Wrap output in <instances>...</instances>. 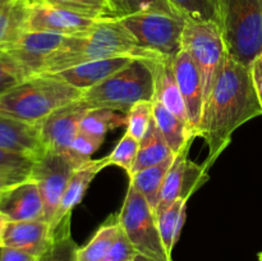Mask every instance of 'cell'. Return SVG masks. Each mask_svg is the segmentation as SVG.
Segmentation results:
<instances>
[{
  "label": "cell",
  "instance_id": "ba28073f",
  "mask_svg": "<svg viewBox=\"0 0 262 261\" xmlns=\"http://www.w3.org/2000/svg\"><path fill=\"white\" fill-rule=\"evenodd\" d=\"M142 48L164 59H174L182 50L187 20L163 13H137L120 18Z\"/></svg>",
  "mask_w": 262,
  "mask_h": 261
},
{
  "label": "cell",
  "instance_id": "603a6c76",
  "mask_svg": "<svg viewBox=\"0 0 262 261\" xmlns=\"http://www.w3.org/2000/svg\"><path fill=\"white\" fill-rule=\"evenodd\" d=\"M154 120L159 130L168 142L169 147L174 154H178L189 141H193V135L189 130L188 125L184 124L177 115L169 112L160 101L154 99Z\"/></svg>",
  "mask_w": 262,
  "mask_h": 261
},
{
  "label": "cell",
  "instance_id": "f1b7e54d",
  "mask_svg": "<svg viewBox=\"0 0 262 261\" xmlns=\"http://www.w3.org/2000/svg\"><path fill=\"white\" fill-rule=\"evenodd\" d=\"M31 4L63 8L92 18H117L107 0H27Z\"/></svg>",
  "mask_w": 262,
  "mask_h": 261
},
{
  "label": "cell",
  "instance_id": "8992f818",
  "mask_svg": "<svg viewBox=\"0 0 262 261\" xmlns=\"http://www.w3.org/2000/svg\"><path fill=\"white\" fill-rule=\"evenodd\" d=\"M182 49L193 59L204 84L205 106L227 60L228 51L219 23L187 20L182 35Z\"/></svg>",
  "mask_w": 262,
  "mask_h": 261
},
{
  "label": "cell",
  "instance_id": "74e56055",
  "mask_svg": "<svg viewBox=\"0 0 262 261\" xmlns=\"http://www.w3.org/2000/svg\"><path fill=\"white\" fill-rule=\"evenodd\" d=\"M37 256H33L25 251L10 247L0 248V261H37Z\"/></svg>",
  "mask_w": 262,
  "mask_h": 261
},
{
  "label": "cell",
  "instance_id": "277c9868",
  "mask_svg": "<svg viewBox=\"0 0 262 261\" xmlns=\"http://www.w3.org/2000/svg\"><path fill=\"white\" fill-rule=\"evenodd\" d=\"M155 73L151 60L135 58L101 83L83 91L79 100L90 109L104 107L128 113L141 101H152Z\"/></svg>",
  "mask_w": 262,
  "mask_h": 261
},
{
  "label": "cell",
  "instance_id": "836d02e7",
  "mask_svg": "<svg viewBox=\"0 0 262 261\" xmlns=\"http://www.w3.org/2000/svg\"><path fill=\"white\" fill-rule=\"evenodd\" d=\"M78 250L72 234L58 235L37 261H78Z\"/></svg>",
  "mask_w": 262,
  "mask_h": 261
},
{
  "label": "cell",
  "instance_id": "4dcf8cb0",
  "mask_svg": "<svg viewBox=\"0 0 262 261\" xmlns=\"http://www.w3.org/2000/svg\"><path fill=\"white\" fill-rule=\"evenodd\" d=\"M138 148H140V141L125 132L124 136L120 138L118 145L110 155H107L109 165H117L125 170L128 177H132L133 168H135L136 160H137Z\"/></svg>",
  "mask_w": 262,
  "mask_h": 261
},
{
  "label": "cell",
  "instance_id": "d590c367",
  "mask_svg": "<svg viewBox=\"0 0 262 261\" xmlns=\"http://www.w3.org/2000/svg\"><path fill=\"white\" fill-rule=\"evenodd\" d=\"M105 138L95 137V136H90L79 130L74 140L72 141L67 154L81 166L83 163L91 160V156L99 150Z\"/></svg>",
  "mask_w": 262,
  "mask_h": 261
},
{
  "label": "cell",
  "instance_id": "3957f363",
  "mask_svg": "<svg viewBox=\"0 0 262 261\" xmlns=\"http://www.w3.org/2000/svg\"><path fill=\"white\" fill-rule=\"evenodd\" d=\"M83 91L55 74H36L0 95V115L40 124L55 110L76 101Z\"/></svg>",
  "mask_w": 262,
  "mask_h": 261
},
{
  "label": "cell",
  "instance_id": "5bb4252c",
  "mask_svg": "<svg viewBox=\"0 0 262 261\" xmlns=\"http://www.w3.org/2000/svg\"><path fill=\"white\" fill-rule=\"evenodd\" d=\"M109 166L107 156L96 160H89L82 164L81 166L74 170L71 179L68 182L66 192L63 194L58 210H56L54 219L51 222V233L54 234H66L71 233V220L72 211L74 207L83 200L90 184L94 181L95 177Z\"/></svg>",
  "mask_w": 262,
  "mask_h": 261
},
{
  "label": "cell",
  "instance_id": "1f68e13d",
  "mask_svg": "<svg viewBox=\"0 0 262 261\" xmlns=\"http://www.w3.org/2000/svg\"><path fill=\"white\" fill-rule=\"evenodd\" d=\"M30 77L32 76L7 50L0 49V95Z\"/></svg>",
  "mask_w": 262,
  "mask_h": 261
},
{
  "label": "cell",
  "instance_id": "44dd1931",
  "mask_svg": "<svg viewBox=\"0 0 262 261\" xmlns=\"http://www.w3.org/2000/svg\"><path fill=\"white\" fill-rule=\"evenodd\" d=\"M30 3L0 0V49H7L26 32Z\"/></svg>",
  "mask_w": 262,
  "mask_h": 261
},
{
  "label": "cell",
  "instance_id": "b9f144b4",
  "mask_svg": "<svg viewBox=\"0 0 262 261\" xmlns=\"http://www.w3.org/2000/svg\"><path fill=\"white\" fill-rule=\"evenodd\" d=\"M10 184H12V183H9V182L5 181V179L0 178V199H2L3 193H4V191L7 189V187H9Z\"/></svg>",
  "mask_w": 262,
  "mask_h": 261
},
{
  "label": "cell",
  "instance_id": "83f0119b",
  "mask_svg": "<svg viewBox=\"0 0 262 261\" xmlns=\"http://www.w3.org/2000/svg\"><path fill=\"white\" fill-rule=\"evenodd\" d=\"M35 160L32 156L0 148V178L12 184L30 179Z\"/></svg>",
  "mask_w": 262,
  "mask_h": 261
},
{
  "label": "cell",
  "instance_id": "e0dca14e",
  "mask_svg": "<svg viewBox=\"0 0 262 261\" xmlns=\"http://www.w3.org/2000/svg\"><path fill=\"white\" fill-rule=\"evenodd\" d=\"M53 242L50 223L46 220L9 222L3 235V247L15 248L40 257Z\"/></svg>",
  "mask_w": 262,
  "mask_h": 261
},
{
  "label": "cell",
  "instance_id": "ab89813d",
  "mask_svg": "<svg viewBox=\"0 0 262 261\" xmlns=\"http://www.w3.org/2000/svg\"><path fill=\"white\" fill-rule=\"evenodd\" d=\"M8 223H9V219H8L4 214L0 212V248L3 247V235H4L5 228H7Z\"/></svg>",
  "mask_w": 262,
  "mask_h": 261
},
{
  "label": "cell",
  "instance_id": "d6a6232c",
  "mask_svg": "<svg viewBox=\"0 0 262 261\" xmlns=\"http://www.w3.org/2000/svg\"><path fill=\"white\" fill-rule=\"evenodd\" d=\"M154 119L152 101H141L133 105L127 113V130L132 137L141 141L145 137L148 127Z\"/></svg>",
  "mask_w": 262,
  "mask_h": 261
},
{
  "label": "cell",
  "instance_id": "e575fe53",
  "mask_svg": "<svg viewBox=\"0 0 262 261\" xmlns=\"http://www.w3.org/2000/svg\"><path fill=\"white\" fill-rule=\"evenodd\" d=\"M137 13H163L181 17L170 7L168 0H120L119 18Z\"/></svg>",
  "mask_w": 262,
  "mask_h": 261
},
{
  "label": "cell",
  "instance_id": "4fadbf2b",
  "mask_svg": "<svg viewBox=\"0 0 262 261\" xmlns=\"http://www.w3.org/2000/svg\"><path fill=\"white\" fill-rule=\"evenodd\" d=\"M173 71L186 105L191 132L194 138L200 137L205 112L204 84L199 69L188 51L182 49L177 54L173 60Z\"/></svg>",
  "mask_w": 262,
  "mask_h": 261
},
{
  "label": "cell",
  "instance_id": "7bdbcfd3",
  "mask_svg": "<svg viewBox=\"0 0 262 261\" xmlns=\"http://www.w3.org/2000/svg\"><path fill=\"white\" fill-rule=\"evenodd\" d=\"M133 261H152V260H150V258H147V257H146V256L140 255V253H137V255L135 256V258H133Z\"/></svg>",
  "mask_w": 262,
  "mask_h": 261
},
{
  "label": "cell",
  "instance_id": "9c48e42d",
  "mask_svg": "<svg viewBox=\"0 0 262 261\" xmlns=\"http://www.w3.org/2000/svg\"><path fill=\"white\" fill-rule=\"evenodd\" d=\"M78 166L68 154L53 151H46L35 160L30 178L37 184L45 209V220L50 224L63 199L69 179Z\"/></svg>",
  "mask_w": 262,
  "mask_h": 261
},
{
  "label": "cell",
  "instance_id": "60d3db41",
  "mask_svg": "<svg viewBox=\"0 0 262 261\" xmlns=\"http://www.w3.org/2000/svg\"><path fill=\"white\" fill-rule=\"evenodd\" d=\"M110 4V7H112L113 12H114L115 17L119 18V7H120V0H107Z\"/></svg>",
  "mask_w": 262,
  "mask_h": 261
},
{
  "label": "cell",
  "instance_id": "7a4b0ae2",
  "mask_svg": "<svg viewBox=\"0 0 262 261\" xmlns=\"http://www.w3.org/2000/svg\"><path fill=\"white\" fill-rule=\"evenodd\" d=\"M118 56L151 61L164 59L142 48L120 18H102L89 35L67 38L64 45L49 59L41 74H55L79 64Z\"/></svg>",
  "mask_w": 262,
  "mask_h": 261
},
{
  "label": "cell",
  "instance_id": "8fae6325",
  "mask_svg": "<svg viewBox=\"0 0 262 261\" xmlns=\"http://www.w3.org/2000/svg\"><path fill=\"white\" fill-rule=\"evenodd\" d=\"M99 18L87 17L63 8L31 4L26 32H49L66 37H82L91 32Z\"/></svg>",
  "mask_w": 262,
  "mask_h": 261
},
{
  "label": "cell",
  "instance_id": "cb8c5ba5",
  "mask_svg": "<svg viewBox=\"0 0 262 261\" xmlns=\"http://www.w3.org/2000/svg\"><path fill=\"white\" fill-rule=\"evenodd\" d=\"M171 155H176V154L169 147L168 142L159 130L155 120L152 119L145 137L140 141V148H138L137 160L133 168V174L148 166L163 163Z\"/></svg>",
  "mask_w": 262,
  "mask_h": 261
},
{
  "label": "cell",
  "instance_id": "7402d4cb",
  "mask_svg": "<svg viewBox=\"0 0 262 261\" xmlns=\"http://www.w3.org/2000/svg\"><path fill=\"white\" fill-rule=\"evenodd\" d=\"M174 160H176V155H171L163 163L142 169L129 178V183L145 197L154 211H156L159 194Z\"/></svg>",
  "mask_w": 262,
  "mask_h": 261
},
{
  "label": "cell",
  "instance_id": "f35d334b",
  "mask_svg": "<svg viewBox=\"0 0 262 261\" xmlns=\"http://www.w3.org/2000/svg\"><path fill=\"white\" fill-rule=\"evenodd\" d=\"M251 76H252L253 86H255L256 94H257L258 100L262 107V53L258 56H256L255 60L251 63Z\"/></svg>",
  "mask_w": 262,
  "mask_h": 261
},
{
  "label": "cell",
  "instance_id": "ac0fdd59",
  "mask_svg": "<svg viewBox=\"0 0 262 261\" xmlns=\"http://www.w3.org/2000/svg\"><path fill=\"white\" fill-rule=\"evenodd\" d=\"M0 148L37 159L46 153L40 124H30L0 115Z\"/></svg>",
  "mask_w": 262,
  "mask_h": 261
},
{
  "label": "cell",
  "instance_id": "2e32d148",
  "mask_svg": "<svg viewBox=\"0 0 262 261\" xmlns=\"http://www.w3.org/2000/svg\"><path fill=\"white\" fill-rule=\"evenodd\" d=\"M0 212L9 222L45 220L42 197L32 179L10 184L0 199Z\"/></svg>",
  "mask_w": 262,
  "mask_h": 261
},
{
  "label": "cell",
  "instance_id": "7c38bea8",
  "mask_svg": "<svg viewBox=\"0 0 262 261\" xmlns=\"http://www.w3.org/2000/svg\"><path fill=\"white\" fill-rule=\"evenodd\" d=\"M90 107L81 100L71 102L51 113L40 123V135L46 151L67 154L79 132L82 119Z\"/></svg>",
  "mask_w": 262,
  "mask_h": 261
},
{
  "label": "cell",
  "instance_id": "d6986e66",
  "mask_svg": "<svg viewBox=\"0 0 262 261\" xmlns=\"http://www.w3.org/2000/svg\"><path fill=\"white\" fill-rule=\"evenodd\" d=\"M133 59L135 58H130V56L100 59V60L89 61V63L72 67L66 71L55 73V76L71 86L76 87L81 91H86L124 68Z\"/></svg>",
  "mask_w": 262,
  "mask_h": 261
},
{
  "label": "cell",
  "instance_id": "6da1fadb",
  "mask_svg": "<svg viewBox=\"0 0 262 261\" xmlns=\"http://www.w3.org/2000/svg\"><path fill=\"white\" fill-rule=\"evenodd\" d=\"M260 115L262 107L250 67L228 55L206 102L200 129V137L209 147L205 165L210 168L214 164L234 130Z\"/></svg>",
  "mask_w": 262,
  "mask_h": 261
},
{
  "label": "cell",
  "instance_id": "8d00e7d4",
  "mask_svg": "<svg viewBox=\"0 0 262 261\" xmlns=\"http://www.w3.org/2000/svg\"><path fill=\"white\" fill-rule=\"evenodd\" d=\"M136 255H137V251L135 250L123 229H120L117 241L102 261H133Z\"/></svg>",
  "mask_w": 262,
  "mask_h": 261
},
{
  "label": "cell",
  "instance_id": "f546056e",
  "mask_svg": "<svg viewBox=\"0 0 262 261\" xmlns=\"http://www.w3.org/2000/svg\"><path fill=\"white\" fill-rule=\"evenodd\" d=\"M170 7L176 10L177 14L183 17L186 20L193 22H212L219 23V10L216 0H168Z\"/></svg>",
  "mask_w": 262,
  "mask_h": 261
},
{
  "label": "cell",
  "instance_id": "52a82bcc",
  "mask_svg": "<svg viewBox=\"0 0 262 261\" xmlns=\"http://www.w3.org/2000/svg\"><path fill=\"white\" fill-rule=\"evenodd\" d=\"M118 217L123 232L137 253L152 261H173L163 246L155 211L130 183Z\"/></svg>",
  "mask_w": 262,
  "mask_h": 261
},
{
  "label": "cell",
  "instance_id": "30bf717a",
  "mask_svg": "<svg viewBox=\"0 0 262 261\" xmlns=\"http://www.w3.org/2000/svg\"><path fill=\"white\" fill-rule=\"evenodd\" d=\"M192 142L193 141H189L176 155V160L166 176L163 188L159 194L155 214L170 206L173 202L178 200L188 201L193 192L209 179V176H207L209 168L205 164L193 163L187 158Z\"/></svg>",
  "mask_w": 262,
  "mask_h": 261
},
{
  "label": "cell",
  "instance_id": "9a60e30c",
  "mask_svg": "<svg viewBox=\"0 0 262 261\" xmlns=\"http://www.w3.org/2000/svg\"><path fill=\"white\" fill-rule=\"evenodd\" d=\"M66 36L49 32H25L7 50L31 76L42 73L49 59L64 45Z\"/></svg>",
  "mask_w": 262,
  "mask_h": 261
},
{
  "label": "cell",
  "instance_id": "4316f807",
  "mask_svg": "<svg viewBox=\"0 0 262 261\" xmlns=\"http://www.w3.org/2000/svg\"><path fill=\"white\" fill-rule=\"evenodd\" d=\"M122 125H127V113L96 107L87 112L79 125V130L90 136L105 138L109 130Z\"/></svg>",
  "mask_w": 262,
  "mask_h": 261
},
{
  "label": "cell",
  "instance_id": "5b68a950",
  "mask_svg": "<svg viewBox=\"0 0 262 261\" xmlns=\"http://www.w3.org/2000/svg\"><path fill=\"white\" fill-rule=\"evenodd\" d=\"M228 55L251 66L262 53V0H216Z\"/></svg>",
  "mask_w": 262,
  "mask_h": 261
},
{
  "label": "cell",
  "instance_id": "ffe728a7",
  "mask_svg": "<svg viewBox=\"0 0 262 261\" xmlns=\"http://www.w3.org/2000/svg\"><path fill=\"white\" fill-rule=\"evenodd\" d=\"M173 60L174 59H161V60L152 61L154 73H155L154 99L160 101L169 112L177 115L189 128L186 105H184L183 97L179 91L176 74L173 71Z\"/></svg>",
  "mask_w": 262,
  "mask_h": 261
},
{
  "label": "cell",
  "instance_id": "484cf974",
  "mask_svg": "<svg viewBox=\"0 0 262 261\" xmlns=\"http://www.w3.org/2000/svg\"><path fill=\"white\" fill-rule=\"evenodd\" d=\"M120 223L118 215H112L97 229L94 237L78 250V261H102L119 234Z\"/></svg>",
  "mask_w": 262,
  "mask_h": 261
},
{
  "label": "cell",
  "instance_id": "d4e9b609",
  "mask_svg": "<svg viewBox=\"0 0 262 261\" xmlns=\"http://www.w3.org/2000/svg\"><path fill=\"white\" fill-rule=\"evenodd\" d=\"M186 206L187 200H178L173 202L170 206L155 214L163 246L165 248L166 255L170 258L174 246L178 242L182 228L186 222Z\"/></svg>",
  "mask_w": 262,
  "mask_h": 261
},
{
  "label": "cell",
  "instance_id": "ee69618b",
  "mask_svg": "<svg viewBox=\"0 0 262 261\" xmlns=\"http://www.w3.org/2000/svg\"><path fill=\"white\" fill-rule=\"evenodd\" d=\"M258 260H260V261H262V252H260V253H258Z\"/></svg>",
  "mask_w": 262,
  "mask_h": 261
}]
</instances>
